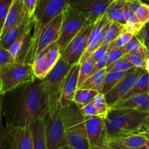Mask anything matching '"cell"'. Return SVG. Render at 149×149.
<instances>
[{
    "instance_id": "1",
    "label": "cell",
    "mask_w": 149,
    "mask_h": 149,
    "mask_svg": "<svg viewBox=\"0 0 149 149\" xmlns=\"http://www.w3.org/2000/svg\"><path fill=\"white\" fill-rule=\"evenodd\" d=\"M16 90L10 119L7 123L14 127H31L37 120L46 117L47 107L42 80L35 78Z\"/></svg>"
},
{
    "instance_id": "2",
    "label": "cell",
    "mask_w": 149,
    "mask_h": 149,
    "mask_svg": "<svg viewBox=\"0 0 149 149\" xmlns=\"http://www.w3.org/2000/svg\"><path fill=\"white\" fill-rule=\"evenodd\" d=\"M148 113L127 109H110L104 118L107 140L133 134L149 137L144 128L145 119Z\"/></svg>"
},
{
    "instance_id": "3",
    "label": "cell",
    "mask_w": 149,
    "mask_h": 149,
    "mask_svg": "<svg viewBox=\"0 0 149 149\" xmlns=\"http://www.w3.org/2000/svg\"><path fill=\"white\" fill-rule=\"evenodd\" d=\"M61 107V106H60ZM67 145L74 149H91L84 123V117L74 102L61 107Z\"/></svg>"
},
{
    "instance_id": "4",
    "label": "cell",
    "mask_w": 149,
    "mask_h": 149,
    "mask_svg": "<svg viewBox=\"0 0 149 149\" xmlns=\"http://www.w3.org/2000/svg\"><path fill=\"white\" fill-rule=\"evenodd\" d=\"M71 67L70 64L60 57L52 70L42 80L46 103L47 116L54 113L60 105L64 82Z\"/></svg>"
},
{
    "instance_id": "5",
    "label": "cell",
    "mask_w": 149,
    "mask_h": 149,
    "mask_svg": "<svg viewBox=\"0 0 149 149\" xmlns=\"http://www.w3.org/2000/svg\"><path fill=\"white\" fill-rule=\"evenodd\" d=\"M63 12L51 20L37 32L33 33L25 63L32 65L36 56L42 50L53 42H56L62 24Z\"/></svg>"
},
{
    "instance_id": "6",
    "label": "cell",
    "mask_w": 149,
    "mask_h": 149,
    "mask_svg": "<svg viewBox=\"0 0 149 149\" xmlns=\"http://www.w3.org/2000/svg\"><path fill=\"white\" fill-rule=\"evenodd\" d=\"M35 78L32 65L17 61L0 67L2 95L10 93Z\"/></svg>"
},
{
    "instance_id": "7",
    "label": "cell",
    "mask_w": 149,
    "mask_h": 149,
    "mask_svg": "<svg viewBox=\"0 0 149 149\" xmlns=\"http://www.w3.org/2000/svg\"><path fill=\"white\" fill-rule=\"evenodd\" d=\"M63 13L64 16L59 36L57 40V43L60 48L61 54L72 40L78 34L87 22H88L86 18L72 9L69 5L64 10Z\"/></svg>"
},
{
    "instance_id": "8",
    "label": "cell",
    "mask_w": 149,
    "mask_h": 149,
    "mask_svg": "<svg viewBox=\"0 0 149 149\" xmlns=\"http://www.w3.org/2000/svg\"><path fill=\"white\" fill-rule=\"evenodd\" d=\"M70 0H37L33 15L34 32L36 33L55 17L61 14L69 5Z\"/></svg>"
},
{
    "instance_id": "9",
    "label": "cell",
    "mask_w": 149,
    "mask_h": 149,
    "mask_svg": "<svg viewBox=\"0 0 149 149\" xmlns=\"http://www.w3.org/2000/svg\"><path fill=\"white\" fill-rule=\"evenodd\" d=\"M45 130L48 149H59L67 145L60 105L45 118Z\"/></svg>"
},
{
    "instance_id": "10",
    "label": "cell",
    "mask_w": 149,
    "mask_h": 149,
    "mask_svg": "<svg viewBox=\"0 0 149 149\" xmlns=\"http://www.w3.org/2000/svg\"><path fill=\"white\" fill-rule=\"evenodd\" d=\"M94 23L87 22L75 37L72 40L67 48L61 53V57L71 66L79 64L81 58L87 46Z\"/></svg>"
},
{
    "instance_id": "11",
    "label": "cell",
    "mask_w": 149,
    "mask_h": 149,
    "mask_svg": "<svg viewBox=\"0 0 149 149\" xmlns=\"http://www.w3.org/2000/svg\"><path fill=\"white\" fill-rule=\"evenodd\" d=\"M115 0H70L69 6L86 18L94 23L106 14L107 9Z\"/></svg>"
},
{
    "instance_id": "12",
    "label": "cell",
    "mask_w": 149,
    "mask_h": 149,
    "mask_svg": "<svg viewBox=\"0 0 149 149\" xmlns=\"http://www.w3.org/2000/svg\"><path fill=\"white\" fill-rule=\"evenodd\" d=\"M61 57V51L56 42L42 50L36 56L32 64L35 78L42 80L55 66Z\"/></svg>"
},
{
    "instance_id": "13",
    "label": "cell",
    "mask_w": 149,
    "mask_h": 149,
    "mask_svg": "<svg viewBox=\"0 0 149 149\" xmlns=\"http://www.w3.org/2000/svg\"><path fill=\"white\" fill-rule=\"evenodd\" d=\"M144 70L143 69L137 67H133L128 70L119 82L107 94H104L107 104L112 107L121 101L124 96L130 91L138 77Z\"/></svg>"
},
{
    "instance_id": "14",
    "label": "cell",
    "mask_w": 149,
    "mask_h": 149,
    "mask_svg": "<svg viewBox=\"0 0 149 149\" xmlns=\"http://www.w3.org/2000/svg\"><path fill=\"white\" fill-rule=\"evenodd\" d=\"M86 130L90 147H104L107 140L104 118L101 116L84 117Z\"/></svg>"
},
{
    "instance_id": "15",
    "label": "cell",
    "mask_w": 149,
    "mask_h": 149,
    "mask_svg": "<svg viewBox=\"0 0 149 149\" xmlns=\"http://www.w3.org/2000/svg\"><path fill=\"white\" fill-rule=\"evenodd\" d=\"M111 23L112 21L107 18L106 14H104L94 23L92 30H91V34L88 37L86 48L79 61L80 64H82L88 57L91 56L93 53L100 45H102L104 34L107 29L110 27Z\"/></svg>"
},
{
    "instance_id": "16",
    "label": "cell",
    "mask_w": 149,
    "mask_h": 149,
    "mask_svg": "<svg viewBox=\"0 0 149 149\" xmlns=\"http://www.w3.org/2000/svg\"><path fill=\"white\" fill-rule=\"evenodd\" d=\"M5 128L10 149H33L31 127H14L7 123Z\"/></svg>"
},
{
    "instance_id": "17",
    "label": "cell",
    "mask_w": 149,
    "mask_h": 149,
    "mask_svg": "<svg viewBox=\"0 0 149 149\" xmlns=\"http://www.w3.org/2000/svg\"><path fill=\"white\" fill-rule=\"evenodd\" d=\"M80 67V64L72 65L67 74L59 102L61 107H67L73 102V98L78 86Z\"/></svg>"
},
{
    "instance_id": "18",
    "label": "cell",
    "mask_w": 149,
    "mask_h": 149,
    "mask_svg": "<svg viewBox=\"0 0 149 149\" xmlns=\"http://www.w3.org/2000/svg\"><path fill=\"white\" fill-rule=\"evenodd\" d=\"M29 28H34L33 18H29L26 14L14 25L2 38L0 39V45L6 49H9L10 47L14 42L22 35L26 30Z\"/></svg>"
},
{
    "instance_id": "19",
    "label": "cell",
    "mask_w": 149,
    "mask_h": 149,
    "mask_svg": "<svg viewBox=\"0 0 149 149\" xmlns=\"http://www.w3.org/2000/svg\"><path fill=\"white\" fill-rule=\"evenodd\" d=\"M111 109H127L143 113H149V94L144 93L121 100L112 106Z\"/></svg>"
},
{
    "instance_id": "20",
    "label": "cell",
    "mask_w": 149,
    "mask_h": 149,
    "mask_svg": "<svg viewBox=\"0 0 149 149\" xmlns=\"http://www.w3.org/2000/svg\"><path fill=\"white\" fill-rule=\"evenodd\" d=\"M24 14L25 13L24 11L23 0H13V5L8 13V16H7L5 24H4L3 28H2L1 38H2L6 34V33L14 25L17 24V22L24 16Z\"/></svg>"
},
{
    "instance_id": "21",
    "label": "cell",
    "mask_w": 149,
    "mask_h": 149,
    "mask_svg": "<svg viewBox=\"0 0 149 149\" xmlns=\"http://www.w3.org/2000/svg\"><path fill=\"white\" fill-rule=\"evenodd\" d=\"M33 149H48L45 139V118L37 120L31 125Z\"/></svg>"
},
{
    "instance_id": "22",
    "label": "cell",
    "mask_w": 149,
    "mask_h": 149,
    "mask_svg": "<svg viewBox=\"0 0 149 149\" xmlns=\"http://www.w3.org/2000/svg\"><path fill=\"white\" fill-rule=\"evenodd\" d=\"M130 10L143 26L149 22V5L140 0H126Z\"/></svg>"
},
{
    "instance_id": "23",
    "label": "cell",
    "mask_w": 149,
    "mask_h": 149,
    "mask_svg": "<svg viewBox=\"0 0 149 149\" xmlns=\"http://www.w3.org/2000/svg\"><path fill=\"white\" fill-rule=\"evenodd\" d=\"M106 68L98 70L96 72L91 74L87 79H86L78 88H87L92 89L100 92L103 86L104 78L106 74Z\"/></svg>"
},
{
    "instance_id": "24",
    "label": "cell",
    "mask_w": 149,
    "mask_h": 149,
    "mask_svg": "<svg viewBox=\"0 0 149 149\" xmlns=\"http://www.w3.org/2000/svg\"><path fill=\"white\" fill-rule=\"evenodd\" d=\"M126 4V0H115L107 9L106 15L107 18L112 21L125 27V20L124 16V7Z\"/></svg>"
},
{
    "instance_id": "25",
    "label": "cell",
    "mask_w": 149,
    "mask_h": 149,
    "mask_svg": "<svg viewBox=\"0 0 149 149\" xmlns=\"http://www.w3.org/2000/svg\"><path fill=\"white\" fill-rule=\"evenodd\" d=\"M149 90V73L146 70L142 72L137 81L134 84L133 86L130 90L128 93L124 97L123 100H126L133 96L138 95V94L148 93ZM120 102V101H119Z\"/></svg>"
},
{
    "instance_id": "26",
    "label": "cell",
    "mask_w": 149,
    "mask_h": 149,
    "mask_svg": "<svg viewBox=\"0 0 149 149\" xmlns=\"http://www.w3.org/2000/svg\"><path fill=\"white\" fill-rule=\"evenodd\" d=\"M149 56V50L145 46L137 51L126 54L124 56V58L130 61L134 67L146 69V61Z\"/></svg>"
},
{
    "instance_id": "27",
    "label": "cell",
    "mask_w": 149,
    "mask_h": 149,
    "mask_svg": "<svg viewBox=\"0 0 149 149\" xmlns=\"http://www.w3.org/2000/svg\"><path fill=\"white\" fill-rule=\"evenodd\" d=\"M148 137V136L145 135V134H133V135L126 136V137L110 139L107 140H111V141L116 142V143L128 146V147L139 149L140 148L145 146L146 140Z\"/></svg>"
},
{
    "instance_id": "28",
    "label": "cell",
    "mask_w": 149,
    "mask_h": 149,
    "mask_svg": "<svg viewBox=\"0 0 149 149\" xmlns=\"http://www.w3.org/2000/svg\"><path fill=\"white\" fill-rule=\"evenodd\" d=\"M124 16L126 23L125 29L132 32L134 35L138 34L139 32L143 29V25L139 22L134 13L130 10L128 5H127V2H126L125 5L124 7Z\"/></svg>"
},
{
    "instance_id": "29",
    "label": "cell",
    "mask_w": 149,
    "mask_h": 149,
    "mask_svg": "<svg viewBox=\"0 0 149 149\" xmlns=\"http://www.w3.org/2000/svg\"><path fill=\"white\" fill-rule=\"evenodd\" d=\"M98 91L92 89H87V88H78L75 91L73 102L76 104L78 107H82L85 104L92 102L94 97H96Z\"/></svg>"
},
{
    "instance_id": "30",
    "label": "cell",
    "mask_w": 149,
    "mask_h": 149,
    "mask_svg": "<svg viewBox=\"0 0 149 149\" xmlns=\"http://www.w3.org/2000/svg\"><path fill=\"white\" fill-rule=\"evenodd\" d=\"M127 72H109L105 74L104 84L100 93L105 94L113 88L120 80L125 75Z\"/></svg>"
},
{
    "instance_id": "31",
    "label": "cell",
    "mask_w": 149,
    "mask_h": 149,
    "mask_svg": "<svg viewBox=\"0 0 149 149\" xmlns=\"http://www.w3.org/2000/svg\"><path fill=\"white\" fill-rule=\"evenodd\" d=\"M125 27L115 22H112L110 27L107 29L104 34L102 45L110 44L116 40L117 37L121 34L124 31H125Z\"/></svg>"
},
{
    "instance_id": "32",
    "label": "cell",
    "mask_w": 149,
    "mask_h": 149,
    "mask_svg": "<svg viewBox=\"0 0 149 149\" xmlns=\"http://www.w3.org/2000/svg\"><path fill=\"white\" fill-rule=\"evenodd\" d=\"M93 104L97 110L99 116L105 118L110 112L111 107L107 104L104 94L99 92L92 101Z\"/></svg>"
},
{
    "instance_id": "33",
    "label": "cell",
    "mask_w": 149,
    "mask_h": 149,
    "mask_svg": "<svg viewBox=\"0 0 149 149\" xmlns=\"http://www.w3.org/2000/svg\"><path fill=\"white\" fill-rule=\"evenodd\" d=\"M95 64L96 61L90 56L82 64H80L81 67L79 71V78H78V86L91 75Z\"/></svg>"
},
{
    "instance_id": "34",
    "label": "cell",
    "mask_w": 149,
    "mask_h": 149,
    "mask_svg": "<svg viewBox=\"0 0 149 149\" xmlns=\"http://www.w3.org/2000/svg\"><path fill=\"white\" fill-rule=\"evenodd\" d=\"M131 63L123 57L106 67V72H127L133 68Z\"/></svg>"
},
{
    "instance_id": "35",
    "label": "cell",
    "mask_w": 149,
    "mask_h": 149,
    "mask_svg": "<svg viewBox=\"0 0 149 149\" xmlns=\"http://www.w3.org/2000/svg\"><path fill=\"white\" fill-rule=\"evenodd\" d=\"M134 34L130 31H123L116 38L115 41L112 42V48H124L133 37Z\"/></svg>"
},
{
    "instance_id": "36",
    "label": "cell",
    "mask_w": 149,
    "mask_h": 149,
    "mask_svg": "<svg viewBox=\"0 0 149 149\" xmlns=\"http://www.w3.org/2000/svg\"><path fill=\"white\" fill-rule=\"evenodd\" d=\"M13 0H0V22L3 28L8 14L10 10Z\"/></svg>"
},
{
    "instance_id": "37",
    "label": "cell",
    "mask_w": 149,
    "mask_h": 149,
    "mask_svg": "<svg viewBox=\"0 0 149 149\" xmlns=\"http://www.w3.org/2000/svg\"><path fill=\"white\" fill-rule=\"evenodd\" d=\"M126 52L124 51V48H112L111 42V48H110V55H109L108 61H107V66L113 64L115 61H118L120 58H123Z\"/></svg>"
},
{
    "instance_id": "38",
    "label": "cell",
    "mask_w": 149,
    "mask_h": 149,
    "mask_svg": "<svg viewBox=\"0 0 149 149\" xmlns=\"http://www.w3.org/2000/svg\"><path fill=\"white\" fill-rule=\"evenodd\" d=\"M143 46L144 45L142 43L141 41L139 40L138 37L136 35H134L131 39V40L124 47V49L125 51L126 54H128V53L132 52V51H137V50L143 48Z\"/></svg>"
},
{
    "instance_id": "39",
    "label": "cell",
    "mask_w": 149,
    "mask_h": 149,
    "mask_svg": "<svg viewBox=\"0 0 149 149\" xmlns=\"http://www.w3.org/2000/svg\"><path fill=\"white\" fill-rule=\"evenodd\" d=\"M14 61L15 60L10 55L8 49H6L2 45H0V67H4Z\"/></svg>"
},
{
    "instance_id": "40",
    "label": "cell",
    "mask_w": 149,
    "mask_h": 149,
    "mask_svg": "<svg viewBox=\"0 0 149 149\" xmlns=\"http://www.w3.org/2000/svg\"><path fill=\"white\" fill-rule=\"evenodd\" d=\"M136 36L141 41L143 45L148 50H149V22H148L147 24H146L143 26L141 31Z\"/></svg>"
},
{
    "instance_id": "41",
    "label": "cell",
    "mask_w": 149,
    "mask_h": 149,
    "mask_svg": "<svg viewBox=\"0 0 149 149\" xmlns=\"http://www.w3.org/2000/svg\"><path fill=\"white\" fill-rule=\"evenodd\" d=\"M23 3L24 13L29 18H33L37 7V0H23Z\"/></svg>"
},
{
    "instance_id": "42",
    "label": "cell",
    "mask_w": 149,
    "mask_h": 149,
    "mask_svg": "<svg viewBox=\"0 0 149 149\" xmlns=\"http://www.w3.org/2000/svg\"><path fill=\"white\" fill-rule=\"evenodd\" d=\"M79 110L84 117L96 116H98V113H97V110H96L95 107H94L92 102H90L88 104L82 106V107H80Z\"/></svg>"
},
{
    "instance_id": "43",
    "label": "cell",
    "mask_w": 149,
    "mask_h": 149,
    "mask_svg": "<svg viewBox=\"0 0 149 149\" xmlns=\"http://www.w3.org/2000/svg\"><path fill=\"white\" fill-rule=\"evenodd\" d=\"M110 48H111V45H110V47L109 48V49L107 50V51L106 52V54L99 60L98 61H97L94 65V68H93L92 72H91V74L93 73L96 72L98 70H102V69H104L107 67V61H108V57L109 55H110Z\"/></svg>"
},
{
    "instance_id": "44",
    "label": "cell",
    "mask_w": 149,
    "mask_h": 149,
    "mask_svg": "<svg viewBox=\"0 0 149 149\" xmlns=\"http://www.w3.org/2000/svg\"><path fill=\"white\" fill-rule=\"evenodd\" d=\"M110 45H111V43L100 45V46L93 53L92 55L91 56V57L96 61V62L98 61L99 60L106 54L107 50H108L109 48L110 47Z\"/></svg>"
},
{
    "instance_id": "45",
    "label": "cell",
    "mask_w": 149,
    "mask_h": 149,
    "mask_svg": "<svg viewBox=\"0 0 149 149\" xmlns=\"http://www.w3.org/2000/svg\"><path fill=\"white\" fill-rule=\"evenodd\" d=\"M105 146H107L108 149H136L133 148L128 147V146H124L122 144L116 143V142L111 141V140H107L105 143Z\"/></svg>"
},
{
    "instance_id": "46",
    "label": "cell",
    "mask_w": 149,
    "mask_h": 149,
    "mask_svg": "<svg viewBox=\"0 0 149 149\" xmlns=\"http://www.w3.org/2000/svg\"><path fill=\"white\" fill-rule=\"evenodd\" d=\"M144 128L149 133V113L148 115L147 116V117L146 118L144 121Z\"/></svg>"
},
{
    "instance_id": "47",
    "label": "cell",
    "mask_w": 149,
    "mask_h": 149,
    "mask_svg": "<svg viewBox=\"0 0 149 149\" xmlns=\"http://www.w3.org/2000/svg\"><path fill=\"white\" fill-rule=\"evenodd\" d=\"M145 70H146V71L148 72L149 73V56L148 58L147 59V61H146V69Z\"/></svg>"
},
{
    "instance_id": "48",
    "label": "cell",
    "mask_w": 149,
    "mask_h": 149,
    "mask_svg": "<svg viewBox=\"0 0 149 149\" xmlns=\"http://www.w3.org/2000/svg\"><path fill=\"white\" fill-rule=\"evenodd\" d=\"M59 149H74L72 147H71L70 146H69V145H65V146H62L61 148H60Z\"/></svg>"
},
{
    "instance_id": "49",
    "label": "cell",
    "mask_w": 149,
    "mask_h": 149,
    "mask_svg": "<svg viewBox=\"0 0 149 149\" xmlns=\"http://www.w3.org/2000/svg\"><path fill=\"white\" fill-rule=\"evenodd\" d=\"M91 149H108L107 146H104V147H94V148H91Z\"/></svg>"
},
{
    "instance_id": "50",
    "label": "cell",
    "mask_w": 149,
    "mask_h": 149,
    "mask_svg": "<svg viewBox=\"0 0 149 149\" xmlns=\"http://www.w3.org/2000/svg\"><path fill=\"white\" fill-rule=\"evenodd\" d=\"M145 146H146V147H147L148 148H149V137L147 139V140H146V144H145Z\"/></svg>"
},
{
    "instance_id": "51",
    "label": "cell",
    "mask_w": 149,
    "mask_h": 149,
    "mask_svg": "<svg viewBox=\"0 0 149 149\" xmlns=\"http://www.w3.org/2000/svg\"><path fill=\"white\" fill-rule=\"evenodd\" d=\"M2 26L0 22V38H1V35H2Z\"/></svg>"
},
{
    "instance_id": "52",
    "label": "cell",
    "mask_w": 149,
    "mask_h": 149,
    "mask_svg": "<svg viewBox=\"0 0 149 149\" xmlns=\"http://www.w3.org/2000/svg\"><path fill=\"white\" fill-rule=\"evenodd\" d=\"M140 1H142V2H144V3H146L148 4V5H149V0H140Z\"/></svg>"
},
{
    "instance_id": "53",
    "label": "cell",
    "mask_w": 149,
    "mask_h": 149,
    "mask_svg": "<svg viewBox=\"0 0 149 149\" xmlns=\"http://www.w3.org/2000/svg\"><path fill=\"white\" fill-rule=\"evenodd\" d=\"M2 96V84H1V81H0V97Z\"/></svg>"
},
{
    "instance_id": "54",
    "label": "cell",
    "mask_w": 149,
    "mask_h": 149,
    "mask_svg": "<svg viewBox=\"0 0 149 149\" xmlns=\"http://www.w3.org/2000/svg\"><path fill=\"white\" fill-rule=\"evenodd\" d=\"M139 149H149V148H148L147 147H146V146H143V147H141V148H140Z\"/></svg>"
},
{
    "instance_id": "55",
    "label": "cell",
    "mask_w": 149,
    "mask_h": 149,
    "mask_svg": "<svg viewBox=\"0 0 149 149\" xmlns=\"http://www.w3.org/2000/svg\"><path fill=\"white\" fill-rule=\"evenodd\" d=\"M148 94H149V90H148Z\"/></svg>"
}]
</instances>
